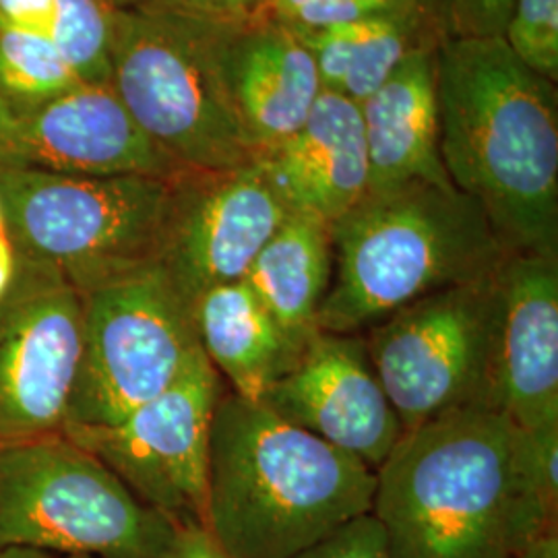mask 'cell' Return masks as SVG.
Here are the masks:
<instances>
[{
	"instance_id": "6da1fadb",
	"label": "cell",
	"mask_w": 558,
	"mask_h": 558,
	"mask_svg": "<svg viewBox=\"0 0 558 558\" xmlns=\"http://www.w3.org/2000/svg\"><path fill=\"white\" fill-rule=\"evenodd\" d=\"M558 426L490 408L403 430L377 468L373 515L393 558H518L557 530Z\"/></svg>"
},
{
	"instance_id": "7a4b0ae2",
	"label": "cell",
	"mask_w": 558,
	"mask_h": 558,
	"mask_svg": "<svg viewBox=\"0 0 558 558\" xmlns=\"http://www.w3.org/2000/svg\"><path fill=\"white\" fill-rule=\"evenodd\" d=\"M435 71L451 184L478 203L507 253L558 257L557 83L502 38H440Z\"/></svg>"
},
{
	"instance_id": "3957f363",
	"label": "cell",
	"mask_w": 558,
	"mask_h": 558,
	"mask_svg": "<svg viewBox=\"0 0 558 558\" xmlns=\"http://www.w3.org/2000/svg\"><path fill=\"white\" fill-rule=\"evenodd\" d=\"M377 472L265 403L223 391L205 527L228 558H292L373 513Z\"/></svg>"
},
{
	"instance_id": "277c9868",
	"label": "cell",
	"mask_w": 558,
	"mask_h": 558,
	"mask_svg": "<svg viewBox=\"0 0 558 558\" xmlns=\"http://www.w3.org/2000/svg\"><path fill=\"white\" fill-rule=\"evenodd\" d=\"M331 240L327 333H364L416 300L490 276L509 255L476 201L426 180L368 191L331 223Z\"/></svg>"
},
{
	"instance_id": "5b68a950",
	"label": "cell",
	"mask_w": 558,
	"mask_h": 558,
	"mask_svg": "<svg viewBox=\"0 0 558 558\" xmlns=\"http://www.w3.org/2000/svg\"><path fill=\"white\" fill-rule=\"evenodd\" d=\"M234 23L114 9L110 85L145 137L184 170L257 161L226 80Z\"/></svg>"
},
{
	"instance_id": "8992f818",
	"label": "cell",
	"mask_w": 558,
	"mask_h": 558,
	"mask_svg": "<svg viewBox=\"0 0 558 558\" xmlns=\"http://www.w3.org/2000/svg\"><path fill=\"white\" fill-rule=\"evenodd\" d=\"M177 527L64 433L0 442V553L166 558Z\"/></svg>"
},
{
	"instance_id": "52a82bcc",
	"label": "cell",
	"mask_w": 558,
	"mask_h": 558,
	"mask_svg": "<svg viewBox=\"0 0 558 558\" xmlns=\"http://www.w3.org/2000/svg\"><path fill=\"white\" fill-rule=\"evenodd\" d=\"M172 182L0 168L7 234L20 257L57 269L81 294L160 260Z\"/></svg>"
},
{
	"instance_id": "ba28073f",
	"label": "cell",
	"mask_w": 558,
	"mask_h": 558,
	"mask_svg": "<svg viewBox=\"0 0 558 558\" xmlns=\"http://www.w3.org/2000/svg\"><path fill=\"white\" fill-rule=\"evenodd\" d=\"M81 304L80 371L62 430L117 424L203 356L191 304L158 263L81 292Z\"/></svg>"
},
{
	"instance_id": "9c48e42d",
	"label": "cell",
	"mask_w": 558,
	"mask_h": 558,
	"mask_svg": "<svg viewBox=\"0 0 558 558\" xmlns=\"http://www.w3.org/2000/svg\"><path fill=\"white\" fill-rule=\"evenodd\" d=\"M499 308L497 269L360 333L403 430L463 408H490Z\"/></svg>"
},
{
	"instance_id": "30bf717a",
	"label": "cell",
	"mask_w": 558,
	"mask_h": 558,
	"mask_svg": "<svg viewBox=\"0 0 558 558\" xmlns=\"http://www.w3.org/2000/svg\"><path fill=\"white\" fill-rule=\"evenodd\" d=\"M226 385L205 354L170 389L112 426L62 430L177 525L205 527L211 422Z\"/></svg>"
},
{
	"instance_id": "8fae6325",
	"label": "cell",
	"mask_w": 558,
	"mask_h": 558,
	"mask_svg": "<svg viewBox=\"0 0 558 558\" xmlns=\"http://www.w3.org/2000/svg\"><path fill=\"white\" fill-rule=\"evenodd\" d=\"M81 345L80 292L57 269L20 257L0 300V442L62 433Z\"/></svg>"
},
{
	"instance_id": "7c38bea8",
	"label": "cell",
	"mask_w": 558,
	"mask_h": 558,
	"mask_svg": "<svg viewBox=\"0 0 558 558\" xmlns=\"http://www.w3.org/2000/svg\"><path fill=\"white\" fill-rule=\"evenodd\" d=\"M288 216L257 161L218 172L182 170L172 182L158 265L191 304L216 286L244 279Z\"/></svg>"
},
{
	"instance_id": "4fadbf2b",
	"label": "cell",
	"mask_w": 558,
	"mask_h": 558,
	"mask_svg": "<svg viewBox=\"0 0 558 558\" xmlns=\"http://www.w3.org/2000/svg\"><path fill=\"white\" fill-rule=\"evenodd\" d=\"M0 168L163 179L184 170L145 137L110 83H80L29 110L0 98Z\"/></svg>"
},
{
	"instance_id": "5bb4252c",
	"label": "cell",
	"mask_w": 558,
	"mask_h": 558,
	"mask_svg": "<svg viewBox=\"0 0 558 558\" xmlns=\"http://www.w3.org/2000/svg\"><path fill=\"white\" fill-rule=\"evenodd\" d=\"M260 403L373 470L403 435L360 333L320 331Z\"/></svg>"
},
{
	"instance_id": "9a60e30c",
	"label": "cell",
	"mask_w": 558,
	"mask_h": 558,
	"mask_svg": "<svg viewBox=\"0 0 558 558\" xmlns=\"http://www.w3.org/2000/svg\"><path fill=\"white\" fill-rule=\"evenodd\" d=\"M490 408L527 433L558 426V257L509 253L499 267Z\"/></svg>"
},
{
	"instance_id": "2e32d148",
	"label": "cell",
	"mask_w": 558,
	"mask_h": 558,
	"mask_svg": "<svg viewBox=\"0 0 558 558\" xmlns=\"http://www.w3.org/2000/svg\"><path fill=\"white\" fill-rule=\"evenodd\" d=\"M257 163L290 214L338 221L371 186L359 104L323 92L299 131Z\"/></svg>"
},
{
	"instance_id": "e0dca14e",
	"label": "cell",
	"mask_w": 558,
	"mask_h": 558,
	"mask_svg": "<svg viewBox=\"0 0 558 558\" xmlns=\"http://www.w3.org/2000/svg\"><path fill=\"white\" fill-rule=\"evenodd\" d=\"M226 80L257 160L299 131L323 94L296 32L265 13L232 25Z\"/></svg>"
},
{
	"instance_id": "ac0fdd59",
	"label": "cell",
	"mask_w": 558,
	"mask_h": 558,
	"mask_svg": "<svg viewBox=\"0 0 558 558\" xmlns=\"http://www.w3.org/2000/svg\"><path fill=\"white\" fill-rule=\"evenodd\" d=\"M435 46H418L379 89L360 101L371 161L368 191H389L412 180L451 186L439 151Z\"/></svg>"
},
{
	"instance_id": "d6986e66",
	"label": "cell",
	"mask_w": 558,
	"mask_h": 558,
	"mask_svg": "<svg viewBox=\"0 0 558 558\" xmlns=\"http://www.w3.org/2000/svg\"><path fill=\"white\" fill-rule=\"evenodd\" d=\"M201 350L232 393L260 401L299 354L246 281L216 286L191 302Z\"/></svg>"
},
{
	"instance_id": "ffe728a7",
	"label": "cell",
	"mask_w": 558,
	"mask_h": 558,
	"mask_svg": "<svg viewBox=\"0 0 558 558\" xmlns=\"http://www.w3.org/2000/svg\"><path fill=\"white\" fill-rule=\"evenodd\" d=\"M333 278L331 223L290 214L242 281L255 292L296 354L320 333L319 313Z\"/></svg>"
},
{
	"instance_id": "44dd1931",
	"label": "cell",
	"mask_w": 558,
	"mask_h": 558,
	"mask_svg": "<svg viewBox=\"0 0 558 558\" xmlns=\"http://www.w3.org/2000/svg\"><path fill=\"white\" fill-rule=\"evenodd\" d=\"M80 83L50 34L0 27V98L11 110L36 108Z\"/></svg>"
},
{
	"instance_id": "7402d4cb",
	"label": "cell",
	"mask_w": 558,
	"mask_h": 558,
	"mask_svg": "<svg viewBox=\"0 0 558 558\" xmlns=\"http://www.w3.org/2000/svg\"><path fill=\"white\" fill-rule=\"evenodd\" d=\"M414 4L356 23V40L341 96L360 104L373 96L414 48Z\"/></svg>"
},
{
	"instance_id": "603a6c76",
	"label": "cell",
	"mask_w": 558,
	"mask_h": 558,
	"mask_svg": "<svg viewBox=\"0 0 558 558\" xmlns=\"http://www.w3.org/2000/svg\"><path fill=\"white\" fill-rule=\"evenodd\" d=\"M112 21L106 0H54L50 38L81 83H110Z\"/></svg>"
},
{
	"instance_id": "cb8c5ba5",
	"label": "cell",
	"mask_w": 558,
	"mask_h": 558,
	"mask_svg": "<svg viewBox=\"0 0 558 558\" xmlns=\"http://www.w3.org/2000/svg\"><path fill=\"white\" fill-rule=\"evenodd\" d=\"M502 40L530 71L558 81V0H515Z\"/></svg>"
},
{
	"instance_id": "d4e9b609",
	"label": "cell",
	"mask_w": 558,
	"mask_h": 558,
	"mask_svg": "<svg viewBox=\"0 0 558 558\" xmlns=\"http://www.w3.org/2000/svg\"><path fill=\"white\" fill-rule=\"evenodd\" d=\"M416 2L418 0H267L263 13L286 27L319 29L393 13Z\"/></svg>"
},
{
	"instance_id": "484cf974",
	"label": "cell",
	"mask_w": 558,
	"mask_h": 558,
	"mask_svg": "<svg viewBox=\"0 0 558 558\" xmlns=\"http://www.w3.org/2000/svg\"><path fill=\"white\" fill-rule=\"evenodd\" d=\"M515 0H440L442 38H502Z\"/></svg>"
},
{
	"instance_id": "4316f807",
	"label": "cell",
	"mask_w": 558,
	"mask_h": 558,
	"mask_svg": "<svg viewBox=\"0 0 558 558\" xmlns=\"http://www.w3.org/2000/svg\"><path fill=\"white\" fill-rule=\"evenodd\" d=\"M292 558H393L385 530L375 515H364L343 525L329 538Z\"/></svg>"
},
{
	"instance_id": "83f0119b",
	"label": "cell",
	"mask_w": 558,
	"mask_h": 558,
	"mask_svg": "<svg viewBox=\"0 0 558 558\" xmlns=\"http://www.w3.org/2000/svg\"><path fill=\"white\" fill-rule=\"evenodd\" d=\"M119 11H160L214 21H244L263 13L260 0H106Z\"/></svg>"
},
{
	"instance_id": "f1b7e54d",
	"label": "cell",
	"mask_w": 558,
	"mask_h": 558,
	"mask_svg": "<svg viewBox=\"0 0 558 558\" xmlns=\"http://www.w3.org/2000/svg\"><path fill=\"white\" fill-rule=\"evenodd\" d=\"M54 0H0V27L50 34Z\"/></svg>"
},
{
	"instance_id": "f546056e",
	"label": "cell",
	"mask_w": 558,
	"mask_h": 558,
	"mask_svg": "<svg viewBox=\"0 0 558 558\" xmlns=\"http://www.w3.org/2000/svg\"><path fill=\"white\" fill-rule=\"evenodd\" d=\"M166 558H228L220 544L201 523H182L177 527Z\"/></svg>"
},
{
	"instance_id": "4dcf8cb0",
	"label": "cell",
	"mask_w": 558,
	"mask_h": 558,
	"mask_svg": "<svg viewBox=\"0 0 558 558\" xmlns=\"http://www.w3.org/2000/svg\"><path fill=\"white\" fill-rule=\"evenodd\" d=\"M17 251L7 232H0V300L9 292L17 274Z\"/></svg>"
},
{
	"instance_id": "1f68e13d",
	"label": "cell",
	"mask_w": 558,
	"mask_h": 558,
	"mask_svg": "<svg viewBox=\"0 0 558 558\" xmlns=\"http://www.w3.org/2000/svg\"><path fill=\"white\" fill-rule=\"evenodd\" d=\"M518 558H558V532H546L534 539Z\"/></svg>"
},
{
	"instance_id": "d6a6232c",
	"label": "cell",
	"mask_w": 558,
	"mask_h": 558,
	"mask_svg": "<svg viewBox=\"0 0 558 558\" xmlns=\"http://www.w3.org/2000/svg\"><path fill=\"white\" fill-rule=\"evenodd\" d=\"M0 558H57L52 555H44V553H36V550H21V548H13V550H4L0 553Z\"/></svg>"
},
{
	"instance_id": "836d02e7",
	"label": "cell",
	"mask_w": 558,
	"mask_h": 558,
	"mask_svg": "<svg viewBox=\"0 0 558 558\" xmlns=\"http://www.w3.org/2000/svg\"><path fill=\"white\" fill-rule=\"evenodd\" d=\"M0 232H7V223H4V211H2V203H0Z\"/></svg>"
},
{
	"instance_id": "e575fe53",
	"label": "cell",
	"mask_w": 558,
	"mask_h": 558,
	"mask_svg": "<svg viewBox=\"0 0 558 558\" xmlns=\"http://www.w3.org/2000/svg\"><path fill=\"white\" fill-rule=\"evenodd\" d=\"M265 2H267V0H260V4H263V7H265Z\"/></svg>"
},
{
	"instance_id": "d590c367",
	"label": "cell",
	"mask_w": 558,
	"mask_h": 558,
	"mask_svg": "<svg viewBox=\"0 0 558 558\" xmlns=\"http://www.w3.org/2000/svg\"><path fill=\"white\" fill-rule=\"evenodd\" d=\"M71 558H83V557H71Z\"/></svg>"
}]
</instances>
